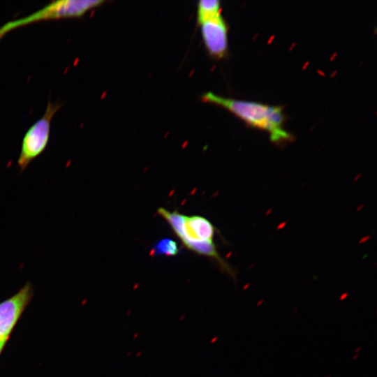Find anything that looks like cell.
I'll return each instance as SVG.
<instances>
[{"label":"cell","instance_id":"1","mask_svg":"<svg viewBox=\"0 0 377 377\" xmlns=\"http://www.w3.org/2000/svg\"><path fill=\"white\" fill-rule=\"evenodd\" d=\"M201 101L221 107L249 125L265 131L274 142L288 140L291 136L283 127V114L281 107L226 98L208 91Z\"/></svg>","mask_w":377,"mask_h":377},{"label":"cell","instance_id":"2","mask_svg":"<svg viewBox=\"0 0 377 377\" xmlns=\"http://www.w3.org/2000/svg\"><path fill=\"white\" fill-rule=\"evenodd\" d=\"M158 213L168 222L183 245L192 251L216 261L221 268L227 263L221 258L213 242L215 227L201 216H185L177 210L170 212L163 207Z\"/></svg>","mask_w":377,"mask_h":377},{"label":"cell","instance_id":"3","mask_svg":"<svg viewBox=\"0 0 377 377\" xmlns=\"http://www.w3.org/2000/svg\"><path fill=\"white\" fill-rule=\"evenodd\" d=\"M105 2L102 0L54 1L28 16L8 22L1 27L7 34L15 29L40 21L81 17Z\"/></svg>","mask_w":377,"mask_h":377},{"label":"cell","instance_id":"4","mask_svg":"<svg viewBox=\"0 0 377 377\" xmlns=\"http://www.w3.org/2000/svg\"><path fill=\"white\" fill-rule=\"evenodd\" d=\"M58 102L49 101L43 116L25 133L21 144L17 165L21 171L46 149L50 135L51 121L61 107Z\"/></svg>","mask_w":377,"mask_h":377},{"label":"cell","instance_id":"5","mask_svg":"<svg viewBox=\"0 0 377 377\" xmlns=\"http://www.w3.org/2000/svg\"><path fill=\"white\" fill-rule=\"evenodd\" d=\"M33 294V286L27 282L15 295L0 302V342H7Z\"/></svg>","mask_w":377,"mask_h":377},{"label":"cell","instance_id":"6","mask_svg":"<svg viewBox=\"0 0 377 377\" xmlns=\"http://www.w3.org/2000/svg\"><path fill=\"white\" fill-rule=\"evenodd\" d=\"M205 47L209 56L221 59L228 51V27L222 15L198 24Z\"/></svg>","mask_w":377,"mask_h":377},{"label":"cell","instance_id":"7","mask_svg":"<svg viewBox=\"0 0 377 377\" xmlns=\"http://www.w3.org/2000/svg\"><path fill=\"white\" fill-rule=\"evenodd\" d=\"M221 15V2L218 0H201L197 6L198 24Z\"/></svg>","mask_w":377,"mask_h":377},{"label":"cell","instance_id":"8","mask_svg":"<svg viewBox=\"0 0 377 377\" xmlns=\"http://www.w3.org/2000/svg\"><path fill=\"white\" fill-rule=\"evenodd\" d=\"M179 252L177 242L170 238H163L154 244L150 251L152 256H175Z\"/></svg>","mask_w":377,"mask_h":377},{"label":"cell","instance_id":"9","mask_svg":"<svg viewBox=\"0 0 377 377\" xmlns=\"http://www.w3.org/2000/svg\"><path fill=\"white\" fill-rule=\"evenodd\" d=\"M5 34H6V33L4 31V30L1 27H0V40Z\"/></svg>","mask_w":377,"mask_h":377},{"label":"cell","instance_id":"10","mask_svg":"<svg viewBox=\"0 0 377 377\" xmlns=\"http://www.w3.org/2000/svg\"><path fill=\"white\" fill-rule=\"evenodd\" d=\"M5 344L6 343L0 342V355H1L2 350H3V348H4Z\"/></svg>","mask_w":377,"mask_h":377}]
</instances>
